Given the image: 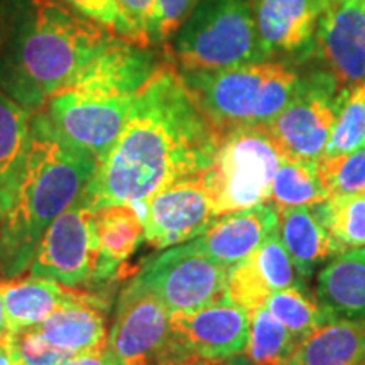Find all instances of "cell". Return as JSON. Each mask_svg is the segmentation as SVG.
I'll use <instances>...</instances> for the list:
<instances>
[{
  "label": "cell",
  "mask_w": 365,
  "mask_h": 365,
  "mask_svg": "<svg viewBox=\"0 0 365 365\" xmlns=\"http://www.w3.org/2000/svg\"><path fill=\"white\" fill-rule=\"evenodd\" d=\"M98 242L95 281H105L117 274L144 240V222L137 205L110 203L93 210Z\"/></svg>",
  "instance_id": "44dd1931"
},
{
  "label": "cell",
  "mask_w": 365,
  "mask_h": 365,
  "mask_svg": "<svg viewBox=\"0 0 365 365\" xmlns=\"http://www.w3.org/2000/svg\"><path fill=\"white\" fill-rule=\"evenodd\" d=\"M107 344L118 365H181L200 359L180 344L171 314L139 277L118 298Z\"/></svg>",
  "instance_id": "ba28073f"
},
{
  "label": "cell",
  "mask_w": 365,
  "mask_h": 365,
  "mask_svg": "<svg viewBox=\"0 0 365 365\" xmlns=\"http://www.w3.org/2000/svg\"><path fill=\"white\" fill-rule=\"evenodd\" d=\"M0 291L6 308L9 333L39 325L56 309L88 296L76 291L75 287L33 276L27 279L16 277L0 281Z\"/></svg>",
  "instance_id": "d6986e66"
},
{
  "label": "cell",
  "mask_w": 365,
  "mask_h": 365,
  "mask_svg": "<svg viewBox=\"0 0 365 365\" xmlns=\"http://www.w3.org/2000/svg\"><path fill=\"white\" fill-rule=\"evenodd\" d=\"M117 38L63 0H0V90L43 110Z\"/></svg>",
  "instance_id": "7a4b0ae2"
},
{
  "label": "cell",
  "mask_w": 365,
  "mask_h": 365,
  "mask_svg": "<svg viewBox=\"0 0 365 365\" xmlns=\"http://www.w3.org/2000/svg\"><path fill=\"white\" fill-rule=\"evenodd\" d=\"M294 346L289 331L266 307L250 313V335L244 354L254 365H287Z\"/></svg>",
  "instance_id": "4316f807"
},
{
  "label": "cell",
  "mask_w": 365,
  "mask_h": 365,
  "mask_svg": "<svg viewBox=\"0 0 365 365\" xmlns=\"http://www.w3.org/2000/svg\"><path fill=\"white\" fill-rule=\"evenodd\" d=\"M341 91L327 70L301 75L293 97L266 125L286 158L318 163L325 156Z\"/></svg>",
  "instance_id": "9c48e42d"
},
{
  "label": "cell",
  "mask_w": 365,
  "mask_h": 365,
  "mask_svg": "<svg viewBox=\"0 0 365 365\" xmlns=\"http://www.w3.org/2000/svg\"><path fill=\"white\" fill-rule=\"evenodd\" d=\"M0 365H16L11 352H9V349H7L6 336H4V339H0Z\"/></svg>",
  "instance_id": "d590c367"
},
{
  "label": "cell",
  "mask_w": 365,
  "mask_h": 365,
  "mask_svg": "<svg viewBox=\"0 0 365 365\" xmlns=\"http://www.w3.org/2000/svg\"><path fill=\"white\" fill-rule=\"evenodd\" d=\"M314 301L325 322L365 319V247L336 254L318 274Z\"/></svg>",
  "instance_id": "ac0fdd59"
},
{
  "label": "cell",
  "mask_w": 365,
  "mask_h": 365,
  "mask_svg": "<svg viewBox=\"0 0 365 365\" xmlns=\"http://www.w3.org/2000/svg\"><path fill=\"white\" fill-rule=\"evenodd\" d=\"M287 365H365V319H333L301 340Z\"/></svg>",
  "instance_id": "cb8c5ba5"
},
{
  "label": "cell",
  "mask_w": 365,
  "mask_h": 365,
  "mask_svg": "<svg viewBox=\"0 0 365 365\" xmlns=\"http://www.w3.org/2000/svg\"><path fill=\"white\" fill-rule=\"evenodd\" d=\"M168 46L178 71H215L269 59L252 0H198Z\"/></svg>",
  "instance_id": "8992f818"
},
{
  "label": "cell",
  "mask_w": 365,
  "mask_h": 365,
  "mask_svg": "<svg viewBox=\"0 0 365 365\" xmlns=\"http://www.w3.org/2000/svg\"><path fill=\"white\" fill-rule=\"evenodd\" d=\"M6 344L16 365H61L71 357L49 344L36 327L7 333Z\"/></svg>",
  "instance_id": "4dcf8cb0"
},
{
  "label": "cell",
  "mask_w": 365,
  "mask_h": 365,
  "mask_svg": "<svg viewBox=\"0 0 365 365\" xmlns=\"http://www.w3.org/2000/svg\"><path fill=\"white\" fill-rule=\"evenodd\" d=\"M33 112L0 90V222L19 193L31 145Z\"/></svg>",
  "instance_id": "ffe728a7"
},
{
  "label": "cell",
  "mask_w": 365,
  "mask_h": 365,
  "mask_svg": "<svg viewBox=\"0 0 365 365\" xmlns=\"http://www.w3.org/2000/svg\"><path fill=\"white\" fill-rule=\"evenodd\" d=\"M325 0H252L259 39L269 59L296 63L314 53Z\"/></svg>",
  "instance_id": "9a60e30c"
},
{
  "label": "cell",
  "mask_w": 365,
  "mask_h": 365,
  "mask_svg": "<svg viewBox=\"0 0 365 365\" xmlns=\"http://www.w3.org/2000/svg\"><path fill=\"white\" fill-rule=\"evenodd\" d=\"M330 198L318 171V163L284 158L272 180L271 202L277 208L313 207Z\"/></svg>",
  "instance_id": "d4e9b609"
},
{
  "label": "cell",
  "mask_w": 365,
  "mask_h": 365,
  "mask_svg": "<svg viewBox=\"0 0 365 365\" xmlns=\"http://www.w3.org/2000/svg\"><path fill=\"white\" fill-rule=\"evenodd\" d=\"M365 145V83L341 91L325 156H341Z\"/></svg>",
  "instance_id": "f1b7e54d"
},
{
  "label": "cell",
  "mask_w": 365,
  "mask_h": 365,
  "mask_svg": "<svg viewBox=\"0 0 365 365\" xmlns=\"http://www.w3.org/2000/svg\"><path fill=\"white\" fill-rule=\"evenodd\" d=\"M318 171L330 196L365 195V145L341 156H323Z\"/></svg>",
  "instance_id": "f546056e"
},
{
  "label": "cell",
  "mask_w": 365,
  "mask_h": 365,
  "mask_svg": "<svg viewBox=\"0 0 365 365\" xmlns=\"http://www.w3.org/2000/svg\"><path fill=\"white\" fill-rule=\"evenodd\" d=\"M264 307L286 327L294 345L327 323L322 309L318 308L317 301L312 299L304 284L277 291L269 296Z\"/></svg>",
  "instance_id": "83f0119b"
},
{
  "label": "cell",
  "mask_w": 365,
  "mask_h": 365,
  "mask_svg": "<svg viewBox=\"0 0 365 365\" xmlns=\"http://www.w3.org/2000/svg\"><path fill=\"white\" fill-rule=\"evenodd\" d=\"M61 365H118V362L107 344L100 346V349L71 355Z\"/></svg>",
  "instance_id": "e575fe53"
},
{
  "label": "cell",
  "mask_w": 365,
  "mask_h": 365,
  "mask_svg": "<svg viewBox=\"0 0 365 365\" xmlns=\"http://www.w3.org/2000/svg\"><path fill=\"white\" fill-rule=\"evenodd\" d=\"M161 66L153 46L117 38L43 110L66 140L102 163L124 129L135 95Z\"/></svg>",
  "instance_id": "277c9868"
},
{
  "label": "cell",
  "mask_w": 365,
  "mask_h": 365,
  "mask_svg": "<svg viewBox=\"0 0 365 365\" xmlns=\"http://www.w3.org/2000/svg\"><path fill=\"white\" fill-rule=\"evenodd\" d=\"M220 137L180 71L163 65L135 95L115 145L98 163L81 198L93 210L143 203L176 181L207 171Z\"/></svg>",
  "instance_id": "6da1fadb"
},
{
  "label": "cell",
  "mask_w": 365,
  "mask_h": 365,
  "mask_svg": "<svg viewBox=\"0 0 365 365\" xmlns=\"http://www.w3.org/2000/svg\"><path fill=\"white\" fill-rule=\"evenodd\" d=\"M279 237L301 279H312L323 264L340 254L339 245L309 207L281 208Z\"/></svg>",
  "instance_id": "7402d4cb"
},
{
  "label": "cell",
  "mask_w": 365,
  "mask_h": 365,
  "mask_svg": "<svg viewBox=\"0 0 365 365\" xmlns=\"http://www.w3.org/2000/svg\"><path fill=\"white\" fill-rule=\"evenodd\" d=\"M284 158L266 125L223 132L213 164L205 171L215 217L267 203Z\"/></svg>",
  "instance_id": "52a82bcc"
},
{
  "label": "cell",
  "mask_w": 365,
  "mask_h": 365,
  "mask_svg": "<svg viewBox=\"0 0 365 365\" xmlns=\"http://www.w3.org/2000/svg\"><path fill=\"white\" fill-rule=\"evenodd\" d=\"M205 115L218 132L267 125L289 102L301 75L286 59L247 63L215 71H180Z\"/></svg>",
  "instance_id": "5b68a950"
},
{
  "label": "cell",
  "mask_w": 365,
  "mask_h": 365,
  "mask_svg": "<svg viewBox=\"0 0 365 365\" xmlns=\"http://www.w3.org/2000/svg\"><path fill=\"white\" fill-rule=\"evenodd\" d=\"M227 365H254V364L250 362L247 355L239 354V355H234V357L227 359Z\"/></svg>",
  "instance_id": "74e56055"
},
{
  "label": "cell",
  "mask_w": 365,
  "mask_h": 365,
  "mask_svg": "<svg viewBox=\"0 0 365 365\" xmlns=\"http://www.w3.org/2000/svg\"><path fill=\"white\" fill-rule=\"evenodd\" d=\"M66 6L75 9L81 16L97 22L98 26L112 31L120 38L134 43V31L115 4V0H63Z\"/></svg>",
  "instance_id": "1f68e13d"
},
{
  "label": "cell",
  "mask_w": 365,
  "mask_h": 365,
  "mask_svg": "<svg viewBox=\"0 0 365 365\" xmlns=\"http://www.w3.org/2000/svg\"><path fill=\"white\" fill-rule=\"evenodd\" d=\"M139 205L144 240L156 249L185 244L207 232L215 222L205 171L185 178Z\"/></svg>",
  "instance_id": "7c38bea8"
},
{
  "label": "cell",
  "mask_w": 365,
  "mask_h": 365,
  "mask_svg": "<svg viewBox=\"0 0 365 365\" xmlns=\"http://www.w3.org/2000/svg\"><path fill=\"white\" fill-rule=\"evenodd\" d=\"M97 166V158L66 140L44 110L33 113L24 178L0 222V281L29 269L46 228L78 198Z\"/></svg>",
  "instance_id": "3957f363"
},
{
  "label": "cell",
  "mask_w": 365,
  "mask_h": 365,
  "mask_svg": "<svg viewBox=\"0 0 365 365\" xmlns=\"http://www.w3.org/2000/svg\"><path fill=\"white\" fill-rule=\"evenodd\" d=\"M314 53L341 90L365 83V0H327Z\"/></svg>",
  "instance_id": "4fadbf2b"
},
{
  "label": "cell",
  "mask_w": 365,
  "mask_h": 365,
  "mask_svg": "<svg viewBox=\"0 0 365 365\" xmlns=\"http://www.w3.org/2000/svg\"><path fill=\"white\" fill-rule=\"evenodd\" d=\"M279 225V208L271 202L217 217L207 232L193 239L205 254L225 267H234L261 247Z\"/></svg>",
  "instance_id": "e0dca14e"
},
{
  "label": "cell",
  "mask_w": 365,
  "mask_h": 365,
  "mask_svg": "<svg viewBox=\"0 0 365 365\" xmlns=\"http://www.w3.org/2000/svg\"><path fill=\"white\" fill-rule=\"evenodd\" d=\"M97 261L98 242L93 208L80 195L46 228L29 272L33 277L78 287L95 281Z\"/></svg>",
  "instance_id": "8fae6325"
},
{
  "label": "cell",
  "mask_w": 365,
  "mask_h": 365,
  "mask_svg": "<svg viewBox=\"0 0 365 365\" xmlns=\"http://www.w3.org/2000/svg\"><path fill=\"white\" fill-rule=\"evenodd\" d=\"M304 284L279 237V225L247 259L230 267L225 296L242 308L255 312L267 298L286 287Z\"/></svg>",
  "instance_id": "2e32d148"
},
{
  "label": "cell",
  "mask_w": 365,
  "mask_h": 365,
  "mask_svg": "<svg viewBox=\"0 0 365 365\" xmlns=\"http://www.w3.org/2000/svg\"><path fill=\"white\" fill-rule=\"evenodd\" d=\"M198 0H156V44L168 43Z\"/></svg>",
  "instance_id": "836d02e7"
},
{
  "label": "cell",
  "mask_w": 365,
  "mask_h": 365,
  "mask_svg": "<svg viewBox=\"0 0 365 365\" xmlns=\"http://www.w3.org/2000/svg\"><path fill=\"white\" fill-rule=\"evenodd\" d=\"M228 271L190 240L150 259L135 277L173 314L193 312L225 298Z\"/></svg>",
  "instance_id": "30bf717a"
},
{
  "label": "cell",
  "mask_w": 365,
  "mask_h": 365,
  "mask_svg": "<svg viewBox=\"0 0 365 365\" xmlns=\"http://www.w3.org/2000/svg\"><path fill=\"white\" fill-rule=\"evenodd\" d=\"M134 31V43L156 46V0H115Z\"/></svg>",
  "instance_id": "d6a6232c"
},
{
  "label": "cell",
  "mask_w": 365,
  "mask_h": 365,
  "mask_svg": "<svg viewBox=\"0 0 365 365\" xmlns=\"http://www.w3.org/2000/svg\"><path fill=\"white\" fill-rule=\"evenodd\" d=\"M325 2H327V0H325Z\"/></svg>",
  "instance_id": "f35d334b"
},
{
  "label": "cell",
  "mask_w": 365,
  "mask_h": 365,
  "mask_svg": "<svg viewBox=\"0 0 365 365\" xmlns=\"http://www.w3.org/2000/svg\"><path fill=\"white\" fill-rule=\"evenodd\" d=\"M7 319H6V308H4L2 291H0V339L7 335Z\"/></svg>",
  "instance_id": "8d00e7d4"
},
{
  "label": "cell",
  "mask_w": 365,
  "mask_h": 365,
  "mask_svg": "<svg viewBox=\"0 0 365 365\" xmlns=\"http://www.w3.org/2000/svg\"><path fill=\"white\" fill-rule=\"evenodd\" d=\"M180 344L196 357L227 360L244 354L250 335V312L227 298L208 307L171 314Z\"/></svg>",
  "instance_id": "5bb4252c"
},
{
  "label": "cell",
  "mask_w": 365,
  "mask_h": 365,
  "mask_svg": "<svg viewBox=\"0 0 365 365\" xmlns=\"http://www.w3.org/2000/svg\"><path fill=\"white\" fill-rule=\"evenodd\" d=\"M312 208L340 252L365 247V195H335Z\"/></svg>",
  "instance_id": "484cf974"
},
{
  "label": "cell",
  "mask_w": 365,
  "mask_h": 365,
  "mask_svg": "<svg viewBox=\"0 0 365 365\" xmlns=\"http://www.w3.org/2000/svg\"><path fill=\"white\" fill-rule=\"evenodd\" d=\"M36 328L49 344L70 355L107 345L103 303L93 296L56 309Z\"/></svg>",
  "instance_id": "603a6c76"
}]
</instances>
